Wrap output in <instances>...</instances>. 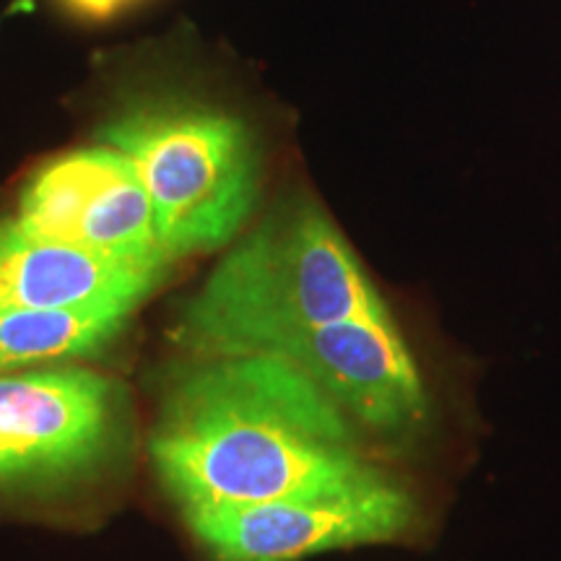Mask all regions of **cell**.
I'll return each mask as SVG.
<instances>
[{
	"instance_id": "277c9868",
	"label": "cell",
	"mask_w": 561,
	"mask_h": 561,
	"mask_svg": "<svg viewBox=\"0 0 561 561\" xmlns=\"http://www.w3.org/2000/svg\"><path fill=\"white\" fill-rule=\"evenodd\" d=\"M182 512L216 561H299L403 538L416 525L419 504L401 481L371 462L348 479L280 500Z\"/></svg>"
},
{
	"instance_id": "9c48e42d",
	"label": "cell",
	"mask_w": 561,
	"mask_h": 561,
	"mask_svg": "<svg viewBox=\"0 0 561 561\" xmlns=\"http://www.w3.org/2000/svg\"><path fill=\"white\" fill-rule=\"evenodd\" d=\"M73 11L83 13V16H94V19H104L110 13H115L121 5L130 3V0H66Z\"/></svg>"
},
{
	"instance_id": "8992f818",
	"label": "cell",
	"mask_w": 561,
	"mask_h": 561,
	"mask_svg": "<svg viewBox=\"0 0 561 561\" xmlns=\"http://www.w3.org/2000/svg\"><path fill=\"white\" fill-rule=\"evenodd\" d=\"M112 424V385L89 369L0 377V481L68 473L96 460Z\"/></svg>"
},
{
	"instance_id": "6da1fadb",
	"label": "cell",
	"mask_w": 561,
	"mask_h": 561,
	"mask_svg": "<svg viewBox=\"0 0 561 561\" xmlns=\"http://www.w3.org/2000/svg\"><path fill=\"white\" fill-rule=\"evenodd\" d=\"M149 447L182 510L280 500L371 466L354 421L273 354L216 356L185 371Z\"/></svg>"
},
{
	"instance_id": "7a4b0ae2",
	"label": "cell",
	"mask_w": 561,
	"mask_h": 561,
	"mask_svg": "<svg viewBox=\"0 0 561 561\" xmlns=\"http://www.w3.org/2000/svg\"><path fill=\"white\" fill-rule=\"evenodd\" d=\"M388 305L354 248L314 201L273 210L182 307L172 339L203 359L261 354L286 335L385 318Z\"/></svg>"
},
{
	"instance_id": "5b68a950",
	"label": "cell",
	"mask_w": 561,
	"mask_h": 561,
	"mask_svg": "<svg viewBox=\"0 0 561 561\" xmlns=\"http://www.w3.org/2000/svg\"><path fill=\"white\" fill-rule=\"evenodd\" d=\"M261 354L294 364L354 424L385 437L411 434L430 413L424 377L392 314L307 328Z\"/></svg>"
},
{
	"instance_id": "3957f363",
	"label": "cell",
	"mask_w": 561,
	"mask_h": 561,
	"mask_svg": "<svg viewBox=\"0 0 561 561\" xmlns=\"http://www.w3.org/2000/svg\"><path fill=\"white\" fill-rule=\"evenodd\" d=\"M100 138L136 170L170 263L224 248L250 219L261 161L248 125L227 112L136 104L104 125Z\"/></svg>"
},
{
	"instance_id": "52a82bcc",
	"label": "cell",
	"mask_w": 561,
	"mask_h": 561,
	"mask_svg": "<svg viewBox=\"0 0 561 561\" xmlns=\"http://www.w3.org/2000/svg\"><path fill=\"white\" fill-rule=\"evenodd\" d=\"M159 280V271L37 240L13 221L0 224V312L66 310L104 299L144 301Z\"/></svg>"
},
{
	"instance_id": "ba28073f",
	"label": "cell",
	"mask_w": 561,
	"mask_h": 561,
	"mask_svg": "<svg viewBox=\"0 0 561 561\" xmlns=\"http://www.w3.org/2000/svg\"><path fill=\"white\" fill-rule=\"evenodd\" d=\"M138 305L104 299L66 310L0 312V377L30 364L81 359L107 348Z\"/></svg>"
}]
</instances>
